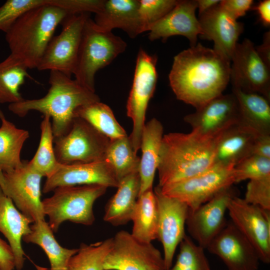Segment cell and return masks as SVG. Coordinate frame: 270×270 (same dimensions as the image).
Returning a JSON list of instances; mask_svg holds the SVG:
<instances>
[{"instance_id":"6","label":"cell","mask_w":270,"mask_h":270,"mask_svg":"<svg viewBox=\"0 0 270 270\" xmlns=\"http://www.w3.org/2000/svg\"><path fill=\"white\" fill-rule=\"evenodd\" d=\"M108 188L99 184L62 186L56 188L49 198L42 200L48 224L56 232L65 221L90 226L95 220L93 205Z\"/></svg>"},{"instance_id":"24","label":"cell","mask_w":270,"mask_h":270,"mask_svg":"<svg viewBox=\"0 0 270 270\" xmlns=\"http://www.w3.org/2000/svg\"><path fill=\"white\" fill-rule=\"evenodd\" d=\"M31 224L32 220L18 210L0 187V232L12 248L17 270H21L24 266L25 254L22 240L30 232Z\"/></svg>"},{"instance_id":"25","label":"cell","mask_w":270,"mask_h":270,"mask_svg":"<svg viewBox=\"0 0 270 270\" xmlns=\"http://www.w3.org/2000/svg\"><path fill=\"white\" fill-rule=\"evenodd\" d=\"M163 132L164 128L162 123L156 118H152L144 125L140 146L142 156L138 170L140 182L139 196L152 188L154 176L158 164Z\"/></svg>"},{"instance_id":"10","label":"cell","mask_w":270,"mask_h":270,"mask_svg":"<svg viewBox=\"0 0 270 270\" xmlns=\"http://www.w3.org/2000/svg\"><path fill=\"white\" fill-rule=\"evenodd\" d=\"M90 13L69 14L62 22V31L53 36L37 67L38 70L74 74L85 22Z\"/></svg>"},{"instance_id":"42","label":"cell","mask_w":270,"mask_h":270,"mask_svg":"<svg viewBox=\"0 0 270 270\" xmlns=\"http://www.w3.org/2000/svg\"><path fill=\"white\" fill-rule=\"evenodd\" d=\"M252 154L270 158V135H258L252 148Z\"/></svg>"},{"instance_id":"4","label":"cell","mask_w":270,"mask_h":270,"mask_svg":"<svg viewBox=\"0 0 270 270\" xmlns=\"http://www.w3.org/2000/svg\"><path fill=\"white\" fill-rule=\"evenodd\" d=\"M71 14L53 4L24 13L6 33L10 54L20 60L28 69L36 68L57 26Z\"/></svg>"},{"instance_id":"8","label":"cell","mask_w":270,"mask_h":270,"mask_svg":"<svg viewBox=\"0 0 270 270\" xmlns=\"http://www.w3.org/2000/svg\"><path fill=\"white\" fill-rule=\"evenodd\" d=\"M157 57L140 48L138 52L132 88L126 103V114L133 122L129 138L134 152L140 149L142 130L150 100L158 79Z\"/></svg>"},{"instance_id":"32","label":"cell","mask_w":270,"mask_h":270,"mask_svg":"<svg viewBox=\"0 0 270 270\" xmlns=\"http://www.w3.org/2000/svg\"><path fill=\"white\" fill-rule=\"evenodd\" d=\"M74 117L84 120L110 140L128 135L116 120L112 109L100 101L78 108L74 112Z\"/></svg>"},{"instance_id":"15","label":"cell","mask_w":270,"mask_h":270,"mask_svg":"<svg viewBox=\"0 0 270 270\" xmlns=\"http://www.w3.org/2000/svg\"><path fill=\"white\" fill-rule=\"evenodd\" d=\"M158 208V239L164 250V270L169 269L176 249L186 234L189 208L184 202L162 194L158 185L154 190Z\"/></svg>"},{"instance_id":"21","label":"cell","mask_w":270,"mask_h":270,"mask_svg":"<svg viewBox=\"0 0 270 270\" xmlns=\"http://www.w3.org/2000/svg\"><path fill=\"white\" fill-rule=\"evenodd\" d=\"M203 38L212 40L214 50L230 60L244 24L230 16L220 4L198 15Z\"/></svg>"},{"instance_id":"40","label":"cell","mask_w":270,"mask_h":270,"mask_svg":"<svg viewBox=\"0 0 270 270\" xmlns=\"http://www.w3.org/2000/svg\"><path fill=\"white\" fill-rule=\"evenodd\" d=\"M254 3L252 0H222L221 6L234 18L237 20L244 16Z\"/></svg>"},{"instance_id":"28","label":"cell","mask_w":270,"mask_h":270,"mask_svg":"<svg viewBox=\"0 0 270 270\" xmlns=\"http://www.w3.org/2000/svg\"><path fill=\"white\" fill-rule=\"evenodd\" d=\"M30 228V232L24 236L22 240L41 247L48 258L50 270H68L70 260L78 252V248L69 249L60 246L45 220L32 223Z\"/></svg>"},{"instance_id":"31","label":"cell","mask_w":270,"mask_h":270,"mask_svg":"<svg viewBox=\"0 0 270 270\" xmlns=\"http://www.w3.org/2000/svg\"><path fill=\"white\" fill-rule=\"evenodd\" d=\"M28 69L12 54L0 62V104H10L24 100L19 90L25 78L30 77Z\"/></svg>"},{"instance_id":"22","label":"cell","mask_w":270,"mask_h":270,"mask_svg":"<svg viewBox=\"0 0 270 270\" xmlns=\"http://www.w3.org/2000/svg\"><path fill=\"white\" fill-rule=\"evenodd\" d=\"M138 6L139 0H105L94 21L104 31L120 28L134 38L144 32Z\"/></svg>"},{"instance_id":"27","label":"cell","mask_w":270,"mask_h":270,"mask_svg":"<svg viewBox=\"0 0 270 270\" xmlns=\"http://www.w3.org/2000/svg\"><path fill=\"white\" fill-rule=\"evenodd\" d=\"M238 106L240 124L260 135H270V100L258 94L232 88Z\"/></svg>"},{"instance_id":"11","label":"cell","mask_w":270,"mask_h":270,"mask_svg":"<svg viewBox=\"0 0 270 270\" xmlns=\"http://www.w3.org/2000/svg\"><path fill=\"white\" fill-rule=\"evenodd\" d=\"M112 238L104 270H164L163 256L152 243L140 242L124 230Z\"/></svg>"},{"instance_id":"46","label":"cell","mask_w":270,"mask_h":270,"mask_svg":"<svg viewBox=\"0 0 270 270\" xmlns=\"http://www.w3.org/2000/svg\"><path fill=\"white\" fill-rule=\"evenodd\" d=\"M0 187L5 194L6 192V182L4 173L1 170H0Z\"/></svg>"},{"instance_id":"26","label":"cell","mask_w":270,"mask_h":270,"mask_svg":"<svg viewBox=\"0 0 270 270\" xmlns=\"http://www.w3.org/2000/svg\"><path fill=\"white\" fill-rule=\"evenodd\" d=\"M140 187L138 172L121 180L116 193L106 204L104 220L114 226L124 225L131 221Z\"/></svg>"},{"instance_id":"12","label":"cell","mask_w":270,"mask_h":270,"mask_svg":"<svg viewBox=\"0 0 270 270\" xmlns=\"http://www.w3.org/2000/svg\"><path fill=\"white\" fill-rule=\"evenodd\" d=\"M230 80L232 88L261 94L270 100V68L248 39L238 42L231 56Z\"/></svg>"},{"instance_id":"37","label":"cell","mask_w":270,"mask_h":270,"mask_svg":"<svg viewBox=\"0 0 270 270\" xmlns=\"http://www.w3.org/2000/svg\"><path fill=\"white\" fill-rule=\"evenodd\" d=\"M235 184L270 176V158L251 154L234 166Z\"/></svg>"},{"instance_id":"43","label":"cell","mask_w":270,"mask_h":270,"mask_svg":"<svg viewBox=\"0 0 270 270\" xmlns=\"http://www.w3.org/2000/svg\"><path fill=\"white\" fill-rule=\"evenodd\" d=\"M255 49L264 62L270 68V32H266L264 36L262 43L255 46Z\"/></svg>"},{"instance_id":"23","label":"cell","mask_w":270,"mask_h":270,"mask_svg":"<svg viewBox=\"0 0 270 270\" xmlns=\"http://www.w3.org/2000/svg\"><path fill=\"white\" fill-rule=\"evenodd\" d=\"M259 134L251 128L238 124L216 136L214 166H235L252 154Z\"/></svg>"},{"instance_id":"2","label":"cell","mask_w":270,"mask_h":270,"mask_svg":"<svg viewBox=\"0 0 270 270\" xmlns=\"http://www.w3.org/2000/svg\"><path fill=\"white\" fill-rule=\"evenodd\" d=\"M50 88L43 97L37 99L22 100L10 104L8 110L20 117L35 110L52 120L54 138L64 134L73 121L74 112L78 108L100 101L96 94L58 71H50Z\"/></svg>"},{"instance_id":"9","label":"cell","mask_w":270,"mask_h":270,"mask_svg":"<svg viewBox=\"0 0 270 270\" xmlns=\"http://www.w3.org/2000/svg\"><path fill=\"white\" fill-rule=\"evenodd\" d=\"M234 184V166H216L188 178L160 187L162 194L194 210Z\"/></svg>"},{"instance_id":"18","label":"cell","mask_w":270,"mask_h":270,"mask_svg":"<svg viewBox=\"0 0 270 270\" xmlns=\"http://www.w3.org/2000/svg\"><path fill=\"white\" fill-rule=\"evenodd\" d=\"M218 256L228 270H258L260 259L250 242L230 221L206 248Z\"/></svg>"},{"instance_id":"20","label":"cell","mask_w":270,"mask_h":270,"mask_svg":"<svg viewBox=\"0 0 270 270\" xmlns=\"http://www.w3.org/2000/svg\"><path fill=\"white\" fill-rule=\"evenodd\" d=\"M197 7L196 0H178L167 14L150 27L148 39H162L164 42L170 36H182L188 40L190 46H196L198 36L202 34L196 16Z\"/></svg>"},{"instance_id":"41","label":"cell","mask_w":270,"mask_h":270,"mask_svg":"<svg viewBox=\"0 0 270 270\" xmlns=\"http://www.w3.org/2000/svg\"><path fill=\"white\" fill-rule=\"evenodd\" d=\"M14 254L9 244L0 238V270H14Z\"/></svg>"},{"instance_id":"44","label":"cell","mask_w":270,"mask_h":270,"mask_svg":"<svg viewBox=\"0 0 270 270\" xmlns=\"http://www.w3.org/2000/svg\"><path fill=\"white\" fill-rule=\"evenodd\" d=\"M258 12L261 22L264 26L270 24V0H264L260 2L254 8Z\"/></svg>"},{"instance_id":"17","label":"cell","mask_w":270,"mask_h":270,"mask_svg":"<svg viewBox=\"0 0 270 270\" xmlns=\"http://www.w3.org/2000/svg\"><path fill=\"white\" fill-rule=\"evenodd\" d=\"M184 120L192 131L208 138H215L238 124L240 116L238 104L233 93L223 94L185 116Z\"/></svg>"},{"instance_id":"19","label":"cell","mask_w":270,"mask_h":270,"mask_svg":"<svg viewBox=\"0 0 270 270\" xmlns=\"http://www.w3.org/2000/svg\"><path fill=\"white\" fill-rule=\"evenodd\" d=\"M89 184L117 188L119 182L112 166L104 160L61 164L52 176L46 178L42 191L46 194L60 186Z\"/></svg>"},{"instance_id":"45","label":"cell","mask_w":270,"mask_h":270,"mask_svg":"<svg viewBox=\"0 0 270 270\" xmlns=\"http://www.w3.org/2000/svg\"><path fill=\"white\" fill-rule=\"evenodd\" d=\"M198 15L202 14L212 7L219 4L220 0H196Z\"/></svg>"},{"instance_id":"16","label":"cell","mask_w":270,"mask_h":270,"mask_svg":"<svg viewBox=\"0 0 270 270\" xmlns=\"http://www.w3.org/2000/svg\"><path fill=\"white\" fill-rule=\"evenodd\" d=\"M4 173L5 194L12 200L18 210L32 223L45 220L40 198L42 175L27 161L24 162L21 167Z\"/></svg>"},{"instance_id":"36","label":"cell","mask_w":270,"mask_h":270,"mask_svg":"<svg viewBox=\"0 0 270 270\" xmlns=\"http://www.w3.org/2000/svg\"><path fill=\"white\" fill-rule=\"evenodd\" d=\"M174 266L167 270H211L204 249L186 234L180 242Z\"/></svg>"},{"instance_id":"3","label":"cell","mask_w":270,"mask_h":270,"mask_svg":"<svg viewBox=\"0 0 270 270\" xmlns=\"http://www.w3.org/2000/svg\"><path fill=\"white\" fill-rule=\"evenodd\" d=\"M216 136L208 138L191 131L164 135L157 168L158 186L188 178L213 166Z\"/></svg>"},{"instance_id":"30","label":"cell","mask_w":270,"mask_h":270,"mask_svg":"<svg viewBox=\"0 0 270 270\" xmlns=\"http://www.w3.org/2000/svg\"><path fill=\"white\" fill-rule=\"evenodd\" d=\"M0 126V170L4 172L21 167L24 162L20 153L29 138L27 130L17 128L5 118Z\"/></svg>"},{"instance_id":"13","label":"cell","mask_w":270,"mask_h":270,"mask_svg":"<svg viewBox=\"0 0 270 270\" xmlns=\"http://www.w3.org/2000/svg\"><path fill=\"white\" fill-rule=\"evenodd\" d=\"M227 211L230 222L256 250L260 260L270 262V210L246 202L238 196L230 200Z\"/></svg>"},{"instance_id":"29","label":"cell","mask_w":270,"mask_h":270,"mask_svg":"<svg viewBox=\"0 0 270 270\" xmlns=\"http://www.w3.org/2000/svg\"><path fill=\"white\" fill-rule=\"evenodd\" d=\"M131 220L133 222L131 234L136 240L152 243L158 239V208L152 188L138 196Z\"/></svg>"},{"instance_id":"35","label":"cell","mask_w":270,"mask_h":270,"mask_svg":"<svg viewBox=\"0 0 270 270\" xmlns=\"http://www.w3.org/2000/svg\"><path fill=\"white\" fill-rule=\"evenodd\" d=\"M112 244V238L90 244H82L70 258L68 270H104V260Z\"/></svg>"},{"instance_id":"1","label":"cell","mask_w":270,"mask_h":270,"mask_svg":"<svg viewBox=\"0 0 270 270\" xmlns=\"http://www.w3.org/2000/svg\"><path fill=\"white\" fill-rule=\"evenodd\" d=\"M230 71V60L198 43L174 57L168 78L176 98L196 110L222 94Z\"/></svg>"},{"instance_id":"39","label":"cell","mask_w":270,"mask_h":270,"mask_svg":"<svg viewBox=\"0 0 270 270\" xmlns=\"http://www.w3.org/2000/svg\"><path fill=\"white\" fill-rule=\"evenodd\" d=\"M244 199L248 203L270 210V176L249 180Z\"/></svg>"},{"instance_id":"47","label":"cell","mask_w":270,"mask_h":270,"mask_svg":"<svg viewBox=\"0 0 270 270\" xmlns=\"http://www.w3.org/2000/svg\"><path fill=\"white\" fill-rule=\"evenodd\" d=\"M4 118L5 116H4V114L3 113L2 111L0 108V119L2 120Z\"/></svg>"},{"instance_id":"5","label":"cell","mask_w":270,"mask_h":270,"mask_svg":"<svg viewBox=\"0 0 270 270\" xmlns=\"http://www.w3.org/2000/svg\"><path fill=\"white\" fill-rule=\"evenodd\" d=\"M127 44L112 32L100 29L89 16L82 34L76 68L75 80L95 92V75L124 52Z\"/></svg>"},{"instance_id":"7","label":"cell","mask_w":270,"mask_h":270,"mask_svg":"<svg viewBox=\"0 0 270 270\" xmlns=\"http://www.w3.org/2000/svg\"><path fill=\"white\" fill-rule=\"evenodd\" d=\"M110 139L84 120L76 117L68 131L54 138V150L62 164L104 160Z\"/></svg>"},{"instance_id":"33","label":"cell","mask_w":270,"mask_h":270,"mask_svg":"<svg viewBox=\"0 0 270 270\" xmlns=\"http://www.w3.org/2000/svg\"><path fill=\"white\" fill-rule=\"evenodd\" d=\"M104 160L112 166L118 182L139 170L140 158L134 152L128 135L110 140Z\"/></svg>"},{"instance_id":"38","label":"cell","mask_w":270,"mask_h":270,"mask_svg":"<svg viewBox=\"0 0 270 270\" xmlns=\"http://www.w3.org/2000/svg\"><path fill=\"white\" fill-rule=\"evenodd\" d=\"M177 0H139L138 13L144 32L167 14L177 4Z\"/></svg>"},{"instance_id":"14","label":"cell","mask_w":270,"mask_h":270,"mask_svg":"<svg viewBox=\"0 0 270 270\" xmlns=\"http://www.w3.org/2000/svg\"><path fill=\"white\" fill-rule=\"evenodd\" d=\"M236 196V189L231 186L197 208L188 210L186 226L190 236L196 244L206 249L224 228L227 223L226 213L228 204Z\"/></svg>"},{"instance_id":"34","label":"cell","mask_w":270,"mask_h":270,"mask_svg":"<svg viewBox=\"0 0 270 270\" xmlns=\"http://www.w3.org/2000/svg\"><path fill=\"white\" fill-rule=\"evenodd\" d=\"M50 116H44L40 123V136L36 152L28 162L30 166L46 178L52 176L60 167L54 150V136Z\"/></svg>"}]
</instances>
